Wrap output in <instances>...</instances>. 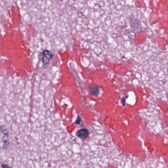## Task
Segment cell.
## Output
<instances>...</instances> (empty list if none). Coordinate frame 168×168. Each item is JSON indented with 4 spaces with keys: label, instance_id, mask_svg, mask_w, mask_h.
Masks as SVG:
<instances>
[{
    "label": "cell",
    "instance_id": "6da1fadb",
    "mask_svg": "<svg viewBox=\"0 0 168 168\" xmlns=\"http://www.w3.org/2000/svg\"><path fill=\"white\" fill-rule=\"evenodd\" d=\"M54 54L53 52L48 50H44L43 52L42 61L44 65H48L53 58Z\"/></svg>",
    "mask_w": 168,
    "mask_h": 168
},
{
    "label": "cell",
    "instance_id": "7a4b0ae2",
    "mask_svg": "<svg viewBox=\"0 0 168 168\" xmlns=\"http://www.w3.org/2000/svg\"><path fill=\"white\" fill-rule=\"evenodd\" d=\"M100 92V86L97 85H93L89 88V93L94 96H98Z\"/></svg>",
    "mask_w": 168,
    "mask_h": 168
},
{
    "label": "cell",
    "instance_id": "3957f363",
    "mask_svg": "<svg viewBox=\"0 0 168 168\" xmlns=\"http://www.w3.org/2000/svg\"><path fill=\"white\" fill-rule=\"evenodd\" d=\"M89 135V131L87 129L85 128L82 129L78 130L76 133V136L81 139H86L87 138Z\"/></svg>",
    "mask_w": 168,
    "mask_h": 168
},
{
    "label": "cell",
    "instance_id": "277c9868",
    "mask_svg": "<svg viewBox=\"0 0 168 168\" xmlns=\"http://www.w3.org/2000/svg\"><path fill=\"white\" fill-rule=\"evenodd\" d=\"M1 130L2 132L5 135H8V130L7 126L5 125H3L1 127Z\"/></svg>",
    "mask_w": 168,
    "mask_h": 168
},
{
    "label": "cell",
    "instance_id": "5b68a950",
    "mask_svg": "<svg viewBox=\"0 0 168 168\" xmlns=\"http://www.w3.org/2000/svg\"><path fill=\"white\" fill-rule=\"evenodd\" d=\"M81 122V118L80 117H77V119H76V121L75 123L76 124L79 125Z\"/></svg>",
    "mask_w": 168,
    "mask_h": 168
},
{
    "label": "cell",
    "instance_id": "8992f818",
    "mask_svg": "<svg viewBox=\"0 0 168 168\" xmlns=\"http://www.w3.org/2000/svg\"><path fill=\"white\" fill-rule=\"evenodd\" d=\"M2 168H12L8 165L4 164H2Z\"/></svg>",
    "mask_w": 168,
    "mask_h": 168
}]
</instances>
